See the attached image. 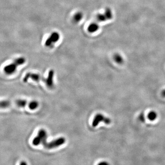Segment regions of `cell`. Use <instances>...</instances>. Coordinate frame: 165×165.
Masks as SVG:
<instances>
[{"label":"cell","instance_id":"obj_1","mask_svg":"<svg viewBox=\"0 0 165 165\" xmlns=\"http://www.w3.org/2000/svg\"><path fill=\"white\" fill-rule=\"evenodd\" d=\"M24 57H19L14 60L13 62L8 65L6 66L4 68V71L7 74L11 75L16 72L18 67L23 64L25 62Z\"/></svg>","mask_w":165,"mask_h":165},{"label":"cell","instance_id":"obj_2","mask_svg":"<svg viewBox=\"0 0 165 165\" xmlns=\"http://www.w3.org/2000/svg\"><path fill=\"white\" fill-rule=\"evenodd\" d=\"M47 132L45 130L42 129L38 132L37 136L35 137L33 139V145L35 146H37L40 144H44L45 142H46Z\"/></svg>","mask_w":165,"mask_h":165},{"label":"cell","instance_id":"obj_3","mask_svg":"<svg viewBox=\"0 0 165 165\" xmlns=\"http://www.w3.org/2000/svg\"><path fill=\"white\" fill-rule=\"evenodd\" d=\"M65 141V139L63 137H61V138L55 139L49 143L45 142L43 145L46 148L48 149H52L56 148L62 146L63 144H64Z\"/></svg>","mask_w":165,"mask_h":165},{"label":"cell","instance_id":"obj_4","mask_svg":"<svg viewBox=\"0 0 165 165\" xmlns=\"http://www.w3.org/2000/svg\"><path fill=\"white\" fill-rule=\"evenodd\" d=\"M101 122H103L106 124L111 123V120L107 117H105L101 114H98L95 117L92 122V126L94 127L98 126Z\"/></svg>","mask_w":165,"mask_h":165},{"label":"cell","instance_id":"obj_5","mask_svg":"<svg viewBox=\"0 0 165 165\" xmlns=\"http://www.w3.org/2000/svg\"><path fill=\"white\" fill-rule=\"evenodd\" d=\"M60 39V35L58 32H53L46 40L45 45L46 46L50 47L57 42Z\"/></svg>","mask_w":165,"mask_h":165},{"label":"cell","instance_id":"obj_6","mask_svg":"<svg viewBox=\"0 0 165 165\" xmlns=\"http://www.w3.org/2000/svg\"><path fill=\"white\" fill-rule=\"evenodd\" d=\"M54 72L53 70H51L49 71L48 74V76L46 78V83L47 87L49 88H52L54 85L53 84V77H54Z\"/></svg>","mask_w":165,"mask_h":165},{"label":"cell","instance_id":"obj_7","mask_svg":"<svg viewBox=\"0 0 165 165\" xmlns=\"http://www.w3.org/2000/svg\"><path fill=\"white\" fill-rule=\"evenodd\" d=\"M99 28H100V26L98 25V23L93 22L89 25L88 28V30L90 33H93L98 31Z\"/></svg>","mask_w":165,"mask_h":165},{"label":"cell","instance_id":"obj_8","mask_svg":"<svg viewBox=\"0 0 165 165\" xmlns=\"http://www.w3.org/2000/svg\"><path fill=\"white\" fill-rule=\"evenodd\" d=\"M18 107H25L27 105H29L28 102L26 100L19 99V100H16L14 103Z\"/></svg>","mask_w":165,"mask_h":165},{"label":"cell","instance_id":"obj_9","mask_svg":"<svg viewBox=\"0 0 165 165\" xmlns=\"http://www.w3.org/2000/svg\"><path fill=\"white\" fill-rule=\"evenodd\" d=\"M12 104V102L8 100L0 101V109H4L10 107Z\"/></svg>","mask_w":165,"mask_h":165},{"label":"cell","instance_id":"obj_10","mask_svg":"<svg viewBox=\"0 0 165 165\" xmlns=\"http://www.w3.org/2000/svg\"><path fill=\"white\" fill-rule=\"evenodd\" d=\"M113 58H114V61L117 64H123V62H124V59H123V57L120 54H119V53L115 54L114 55Z\"/></svg>","mask_w":165,"mask_h":165},{"label":"cell","instance_id":"obj_11","mask_svg":"<svg viewBox=\"0 0 165 165\" xmlns=\"http://www.w3.org/2000/svg\"><path fill=\"white\" fill-rule=\"evenodd\" d=\"M83 17V14L81 12H77L73 17V21L74 22H78L82 20Z\"/></svg>","mask_w":165,"mask_h":165},{"label":"cell","instance_id":"obj_12","mask_svg":"<svg viewBox=\"0 0 165 165\" xmlns=\"http://www.w3.org/2000/svg\"><path fill=\"white\" fill-rule=\"evenodd\" d=\"M104 13L105 14V16L107 18V20L112 19L113 18V13H112L111 9H110V8H106Z\"/></svg>","mask_w":165,"mask_h":165},{"label":"cell","instance_id":"obj_13","mask_svg":"<svg viewBox=\"0 0 165 165\" xmlns=\"http://www.w3.org/2000/svg\"><path fill=\"white\" fill-rule=\"evenodd\" d=\"M158 114L155 111H151L148 114V119L151 121H155L157 118Z\"/></svg>","mask_w":165,"mask_h":165},{"label":"cell","instance_id":"obj_14","mask_svg":"<svg viewBox=\"0 0 165 165\" xmlns=\"http://www.w3.org/2000/svg\"><path fill=\"white\" fill-rule=\"evenodd\" d=\"M28 106L30 110H36L38 107L39 103L36 101H32L29 103Z\"/></svg>","mask_w":165,"mask_h":165},{"label":"cell","instance_id":"obj_15","mask_svg":"<svg viewBox=\"0 0 165 165\" xmlns=\"http://www.w3.org/2000/svg\"><path fill=\"white\" fill-rule=\"evenodd\" d=\"M96 19H97V21L99 22H105L107 20V18H106L104 13L98 14L97 15Z\"/></svg>","mask_w":165,"mask_h":165},{"label":"cell","instance_id":"obj_16","mask_svg":"<svg viewBox=\"0 0 165 165\" xmlns=\"http://www.w3.org/2000/svg\"><path fill=\"white\" fill-rule=\"evenodd\" d=\"M139 121H141V122H145L146 121V119H145V114L144 113H141L139 115Z\"/></svg>","mask_w":165,"mask_h":165},{"label":"cell","instance_id":"obj_17","mask_svg":"<svg viewBox=\"0 0 165 165\" xmlns=\"http://www.w3.org/2000/svg\"><path fill=\"white\" fill-rule=\"evenodd\" d=\"M98 165H110L108 162L106 161H102V162H100Z\"/></svg>","mask_w":165,"mask_h":165},{"label":"cell","instance_id":"obj_18","mask_svg":"<svg viewBox=\"0 0 165 165\" xmlns=\"http://www.w3.org/2000/svg\"><path fill=\"white\" fill-rule=\"evenodd\" d=\"M161 95H162V97L165 98V89L163 90L162 92H161Z\"/></svg>","mask_w":165,"mask_h":165},{"label":"cell","instance_id":"obj_19","mask_svg":"<svg viewBox=\"0 0 165 165\" xmlns=\"http://www.w3.org/2000/svg\"><path fill=\"white\" fill-rule=\"evenodd\" d=\"M20 165H28V164H27V162L25 161H22L21 162Z\"/></svg>","mask_w":165,"mask_h":165}]
</instances>
